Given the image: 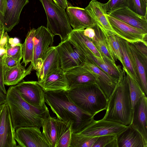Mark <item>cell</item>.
<instances>
[{
	"label": "cell",
	"instance_id": "obj_1",
	"mask_svg": "<svg viewBox=\"0 0 147 147\" xmlns=\"http://www.w3.org/2000/svg\"><path fill=\"white\" fill-rule=\"evenodd\" d=\"M45 102L57 118L70 126L73 133L80 132L94 120V117L78 107L71 99L66 91L46 92Z\"/></svg>",
	"mask_w": 147,
	"mask_h": 147
},
{
	"label": "cell",
	"instance_id": "obj_2",
	"mask_svg": "<svg viewBox=\"0 0 147 147\" xmlns=\"http://www.w3.org/2000/svg\"><path fill=\"white\" fill-rule=\"evenodd\" d=\"M7 92L6 102L15 130L27 126L40 128L44 120L50 116L46 105L37 107L29 104L23 100L13 86H10Z\"/></svg>",
	"mask_w": 147,
	"mask_h": 147
},
{
	"label": "cell",
	"instance_id": "obj_3",
	"mask_svg": "<svg viewBox=\"0 0 147 147\" xmlns=\"http://www.w3.org/2000/svg\"><path fill=\"white\" fill-rule=\"evenodd\" d=\"M106 112L103 119L129 125L131 121L133 107L127 76L124 69L117 84L107 100Z\"/></svg>",
	"mask_w": 147,
	"mask_h": 147
},
{
	"label": "cell",
	"instance_id": "obj_4",
	"mask_svg": "<svg viewBox=\"0 0 147 147\" xmlns=\"http://www.w3.org/2000/svg\"><path fill=\"white\" fill-rule=\"evenodd\" d=\"M66 92L78 107L94 117L107 109V99L97 84L79 86Z\"/></svg>",
	"mask_w": 147,
	"mask_h": 147
},
{
	"label": "cell",
	"instance_id": "obj_5",
	"mask_svg": "<svg viewBox=\"0 0 147 147\" xmlns=\"http://www.w3.org/2000/svg\"><path fill=\"white\" fill-rule=\"evenodd\" d=\"M39 1L47 16V28L54 36H59L61 42L67 39L73 29L65 9L61 7L53 0Z\"/></svg>",
	"mask_w": 147,
	"mask_h": 147
},
{
	"label": "cell",
	"instance_id": "obj_6",
	"mask_svg": "<svg viewBox=\"0 0 147 147\" xmlns=\"http://www.w3.org/2000/svg\"><path fill=\"white\" fill-rule=\"evenodd\" d=\"M54 36L47 27L43 26L36 29L33 38V57L31 63L33 69L36 71L40 68L49 48L52 46Z\"/></svg>",
	"mask_w": 147,
	"mask_h": 147
},
{
	"label": "cell",
	"instance_id": "obj_7",
	"mask_svg": "<svg viewBox=\"0 0 147 147\" xmlns=\"http://www.w3.org/2000/svg\"><path fill=\"white\" fill-rule=\"evenodd\" d=\"M15 138L20 147H50L40 128L36 127H24L17 129Z\"/></svg>",
	"mask_w": 147,
	"mask_h": 147
},
{
	"label": "cell",
	"instance_id": "obj_8",
	"mask_svg": "<svg viewBox=\"0 0 147 147\" xmlns=\"http://www.w3.org/2000/svg\"><path fill=\"white\" fill-rule=\"evenodd\" d=\"M127 126L117 122L103 119H94L86 127L78 133L92 137L112 135L117 136Z\"/></svg>",
	"mask_w": 147,
	"mask_h": 147
},
{
	"label": "cell",
	"instance_id": "obj_9",
	"mask_svg": "<svg viewBox=\"0 0 147 147\" xmlns=\"http://www.w3.org/2000/svg\"><path fill=\"white\" fill-rule=\"evenodd\" d=\"M13 86L23 100L29 104L37 107L45 105L46 92L37 81H23Z\"/></svg>",
	"mask_w": 147,
	"mask_h": 147
},
{
	"label": "cell",
	"instance_id": "obj_10",
	"mask_svg": "<svg viewBox=\"0 0 147 147\" xmlns=\"http://www.w3.org/2000/svg\"><path fill=\"white\" fill-rule=\"evenodd\" d=\"M59 57L60 67L64 72L81 66L86 61L67 39L56 47Z\"/></svg>",
	"mask_w": 147,
	"mask_h": 147
},
{
	"label": "cell",
	"instance_id": "obj_11",
	"mask_svg": "<svg viewBox=\"0 0 147 147\" xmlns=\"http://www.w3.org/2000/svg\"><path fill=\"white\" fill-rule=\"evenodd\" d=\"M15 129L13 125L8 105L0 104V147H16Z\"/></svg>",
	"mask_w": 147,
	"mask_h": 147
},
{
	"label": "cell",
	"instance_id": "obj_12",
	"mask_svg": "<svg viewBox=\"0 0 147 147\" xmlns=\"http://www.w3.org/2000/svg\"><path fill=\"white\" fill-rule=\"evenodd\" d=\"M106 16L117 36L130 43L141 42L147 45V33L107 14Z\"/></svg>",
	"mask_w": 147,
	"mask_h": 147
},
{
	"label": "cell",
	"instance_id": "obj_13",
	"mask_svg": "<svg viewBox=\"0 0 147 147\" xmlns=\"http://www.w3.org/2000/svg\"><path fill=\"white\" fill-rule=\"evenodd\" d=\"M81 66L93 75L97 84L107 100L116 87L119 78L118 79L111 76L97 65L88 61L84 62Z\"/></svg>",
	"mask_w": 147,
	"mask_h": 147
},
{
	"label": "cell",
	"instance_id": "obj_14",
	"mask_svg": "<svg viewBox=\"0 0 147 147\" xmlns=\"http://www.w3.org/2000/svg\"><path fill=\"white\" fill-rule=\"evenodd\" d=\"M4 16L0 18L5 31H10L19 23L20 16L24 7L29 3V0H7Z\"/></svg>",
	"mask_w": 147,
	"mask_h": 147
},
{
	"label": "cell",
	"instance_id": "obj_15",
	"mask_svg": "<svg viewBox=\"0 0 147 147\" xmlns=\"http://www.w3.org/2000/svg\"><path fill=\"white\" fill-rule=\"evenodd\" d=\"M141 134L147 143V97L140 98L133 109L132 120L129 125Z\"/></svg>",
	"mask_w": 147,
	"mask_h": 147
},
{
	"label": "cell",
	"instance_id": "obj_16",
	"mask_svg": "<svg viewBox=\"0 0 147 147\" xmlns=\"http://www.w3.org/2000/svg\"><path fill=\"white\" fill-rule=\"evenodd\" d=\"M107 14L147 33V17L140 16L128 7L120 8Z\"/></svg>",
	"mask_w": 147,
	"mask_h": 147
},
{
	"label": "cell",
	"instance_id": "obj_17",
	"mask_svg": "<svg viewBox=\"0 0 147 147\" xmlns=\"http://www.w3.org/2000/svg\"><path fill=\"white\" fill-rule=\"evenodd\" d=\"M37 82L45 92L58 90L67 91L69 89L65 72L60 67Z\"/></svg>",
	"mask_w": 147,
	"mask_h": 147
},
{
	"label": "cell",
	"instance_id": "obj_18",
	"mask_svg": "<svg viewBox=\"0 0 147 147\" xmlns=\"http://www.w3.org/2000/svg\"><path fill=\"white\" fill-rule=\"evenodd\" d=\"M66 13L70 25L74 29H84L92 27L96 24L95 20L85 9L68 5Z\"/></svg>",
	"mask_w": 147,
	"mask_h": 147
},
{
	"label": "cell",
	"instance_id": "obj_19",
	"mask_svg": "<svg viewBox=\"0 0 147 147\" xmlns=\"http://www.w3.org/2000/svg\"><path fill=\"white\" fill-rule=\"evenodd\" d=\"M65 73L69 89L80 85L97 84L93 75L81 66L71 69Z\"/></svg>",
	"mask_w": 147,
	"mask_h": 147
},
{
	"label": "cell",
	"instance_id": "obj_20",
	"mask_svg": "<svg viewBox=\"0 0 147 147\" xmlns=\"http://www.w3.org/2000/svg\"><path fill=\"white\" fill-rule=\"evenodd\" d=\"M107 3H103L96 0H92L85 9L104 29L116 35L107 17Z\"/></svg>",
	"mask_w": 147,
	"mask_h": 147
},
{
	"label": "cell",
	"instance_id": "obj_21",
	"mask_svg": "<svg viewBox=\"0 0 147 147\" xmlns=\"http://www.w3.org/2000/svg\"><path fill=\"white\" fill-rule=\"evenodd\" d=\"M60 68V61L56 47H49L39 69L36 73L38 81L43 80L56 69Z\"/></svg>",
	"mask_w": 147,
	"mask_h": 147
},
{
	"label": "cell",
	"instance_id": "obj_22",
	"mask_svg": "<svg viewBox=\"0 0 147 147\" xmlns=\"http://www.w3.org/2000/svg\"><path fill=\"white\" fill-rule=\"evenodd\" d=\"M118 147H147L140 133L130 125L117 136Z\"/></svg>",
	"mask_w": 147,
	"mask_h": 147
},
{
	"label": "cell",
	"instance_id": "obj_23",
	"mask_svg": "<svg viewBox=\"0 0 147 147\" xmlns=\"http://www.w3.org/2000/svg\"><path fill=\"white\" fill-rule=\"evenodd\" d=\"M129 43L130 53L139 78V84L147 96V61L139 54L132 43Z\"/></svg>",
	"mask_w": 147,
	"mask_h": 147
},
{
	"label": "cell",
	"instance_id": "obj_24",
	"mask_svg": "<svg viewBox=\"0 0 147 147\" xmlns=\"http://www.w3.org/2000/svg\"><path fill=\"white\" fill-rule=\"evenodd\" d=\"M25 67L21 63L17 66L4 72L5 85L8 86L15 85L30 74L33 69L32 64L30 63L26 69Z\"/></svg>",
	"mask_w": 147,
	"mask_h": 147
},
{
	"label": "cell",
	"instance_id": "obj_25",
	"mask_svg": "<svg viewBox=\"0 0 147 147\" xmlns=\"http://www.w3.org/2000/svg\"><path fill=\"white\" fill-rule=\"evenodd\" d=\"M117 38L123 63V67L139 84V78L130 53L129 43L126 40L118 36Z\"/></svg>",
	"mask_w": 147,
	"mask_h": 147
},
{
	"label": "cell",
	"instance_id": "obj_26",
	"mask_svg": "<svg viewBox=\"0 0 147 147\" xmlns=\"http://www.w3.org/2000/svg\"><path fill=\"white\" fill-rule=\"evenodd\" d=\"M93 26L95 35L91 40L94 45L103 57L110 61L114 65L117 66L116 60L111 55L107 46L101 26L96 22Z\"/></svg>",
	"mask_w": 147,
	"mask_h": 147
},
{
	"label": "cell",
	"instance_id": "obj_27",
	"mask_svg": "<svg viewBox=\"0 0 147 147\" xmlns=\"http://www.w3.org/2000/svg\"><path fill=\"white\" fill-rule=\"evenodd\" d=\"M88 61L97 65L111 76L118 79L122 71L119 65H114L110 61L105 58H101L91 53L86 58Z\"/></svg>",
	"mask_w": 147,
	"mask_h": 147
},
{
	"label": "cell",
	"instance_id": "obj_28",
	"mask_svg": "<svg viewBox=\"0 0 147 147\" xmlns=\"http://www.w3.org/2000/svg\"><path fill=\"white\" fill-rule=\"evenodd\" d=\"M57 118L50 116L44 121L42 133L50 144V147H56L57 142Z\"/></svg>",
	"mask_w": 147,
	"mask_h": 147
},
{
	"label": "cell",
	"instance_id": "obj_29",
	"mask_svg": "<svg viewBox=\"0 0 147 147\" xmlns=\"http://www.w3.org/2000/svg\"><path fill=\"white\" fill-rule=\"evenodd\" d=\"M57 142L56 147H69L71 135V127L57 118Z\"/></svg>",
	"mask_w": 147,
	"mask_h": 147
},
{
	"label": "cell",
	"instance_id": "obj_30",
	"mask_svg": "<svg viewBox=\"0 0 147 147\" xmlns=\"http://www.w3.org/2000/svg\"><path fill=\"white\" fill-rule=\"evenodd\" d=\"M101 27L107 46L111 55L116 61L117 59L119 61L123 66L117 36L113 33L105 30Z\"/></svg>",
	"mask_w": 147,
	"mask_h": 147
},
{
	"label": "cell",
	"instance_id": "obj_31",
	"mask_svg": "<svg viewBox=\"0 0 147 147\" xmlns=\"http://www.w3.org/2000/svg\"><path fill=\"white\" fill-rule=\"evenodd\" d=\"M35 30V28H32L28 32L25 41L22 44L23 56L22 63H24L25 67L32 60L34 47L33 38Z\"/></svg>",
	"mask_w": 147,
	"mask_h": 147
},
{
	"label": "cell",
	"instance_id": "obj_32",
	"mask_svg": "<svg viewBox=\"0 0 147 147\" xmlns=\"http://www.w3.org/2000/svg\"><path fill=\"white\" fill-rule=\"evenodd\" d=\"M97 138L73 133L69 147H92Z\"/></svg>",
	"mask_w": 147,
	"mask_h": 147
},
{
	"label": "cell",
	"instance_id": "obj_33",
	"mask_svg": "<svg viewBox=\"0 0 147 147\" xmlns=\"http://www.w3.org/2000/svg\"><path fill=\"white\" fill-rule=\"evenodd\" d=\"M126 72L127 76L130 97L133 109L136 103L140 98L146 95L138 82L126 71Z\"/></svg>",
	"mask_w": 147,
	"mask_h": 147
},
{
	"label": "cell",
	"instance_id": "obj_34",
	"mask_svg": "<svg viewBox=\"0 0 147 147\" xmlns=\"http://www.w3.org/2000/svg\"><path fill=\"white\" fill-rule=\"evenodd\" d=\"M127 7L137 14L147 17V2L144 0H128Z\"/></svg>",
	"mask_w": 147,
	"mask_h": 147
},
{
	"label": "cell",
	"instance_id": "obj_35",
	"mask_svg": "<svg viewBox=\"0 0 147 147\" xmlns=\"http://www.w3.org/2000/svg\"><path fill=\"white\" fill-rule=\"evenodd\" d=\"M6 55L20 62L23 56L22 44L20 43L15 46L7 47L6 49Z\"/></svg>",
	"mask_w": 147,
	"mask_h": 147
},
{
	"label": "cell",
	"instance_id": "obj_36",
	"mask_svg": "<svg viewBox=\"0 0 147 147\" xmlns=\"http://www.w3.org/2000/svg\"><path fill=\"white\" fill-rule=\"evenodd\" d=\"M128 0H109L107 3V12H111L124 7H127Z\"/></svg>",
	"mask_w": 147,
	"mask_h": 147
},
{
	"label": "cell",
	"instance_id": "obj_37",
	"mask_svg": "<svg viewBox=\"0 0 147 147\" xmlns=\"http://www.w3.org/2000/svg\"><path fill=\"white\" fill-rule=\"evenodd\" d=\"M117 138V136L107 135L98 137L92 147H106L107 146Z\"/></svg>",
	"mask_w": 147,
	"mask_h": 147
},
{
	"label": "cell",
	"instance_id": "obj_38",
	"mask_svg": "<svg viewBox=\"0 0 147 147\" xmlns=\"http://www.w3.org/2000/svg\"><path fill=\"white\" fill-rule=\"evenodd\" d=\"M6 53L3 57V73L6 71L13 68L21 63L12 58L7 56Z\"/></svg>",
	"mask_w": 147,
	"mask_h": 147
},
{
	"label": "cell",
	"instance_id": "obj_39",
	"mask_svg": "<svg viewBox=\"0 0 147 147\" xmlns=\"http://www.w3.org/2000/svg\"><path fill=\"white\" fill-rule=\"evenodd\" d=\"M132 43L139 54L145 60L147 61V45L141 42Z\"/></svg>",
	"mask_w": 147,
	"mask_h": 147
},
{
	"label": "cell",
	"instance_id": "obj_40",
	"mask_svg": "<svg viewBox=\"0 0 147 147\" xmlns=\"http://www.w3.org/2000/svg\"><path fill=\"white\" fill-rule=\"evenodd\" d=\"M4 55L0 56V90L6 95L7 92L6 90L4 82L3 66V57Z\"/></svg>",
	"mask_w": 147,
	"mask_h": 147
},
{
	"label": "cell",
	"instance_id": "obj_41",
	"mask_svg": "<svg viewBox=\"0 0 147 147\" xmlns=\"http://www.w3.org/2000/svg\"><path fill=\"white\" fill-rule=\"evenodd\" d=\"M93 26L92 27L85 28L83 30V34L84 35L91 40L93 39L95 35Z\"/></svg>",
	"mask_w": 147,
	"mask_h": 147
},
{
	"label": "cell",
	"instance_id": "obj_42",
	"mask_svg": "<svg viewBox=\"0 0 147 147\" xmlns=\"http://www.w3.org/2000/svg\"><path fill=\"white\" fill-rule=\"evenodd\" d=\"M7 32L5 31L0 41V48H5L6 49L9 38V36Z\"/></svg>",
	"mask_w": 147,
	"mask_h": 147
},
{
	"label": "cell",
	"instance_id": "obj_43",
	"mask_svg": "<svg viewBox=\"0 0 147 147\" xmlns=\"http://www.w3.org/2000/svg\"><path fill=\"white\" fill-rule=\"evenodd\" d=\"M7 0H0V18L4 16L6 11Z\"/></svg>",
	"mask_w": 147,
	"mask_h": 147
},
{
	"label": "cell",
	"instance_id": "obj_44",
	"mask_svg": "<svg viewBox=\"0 0 147 147\" xmlns=\"http://www.w3.org/2000/svg\"><path fill=\"white\" fill-rule=\"evenodd\" d=\"M20 42L19 39L17 38H9L6 49L9 47H12L20 43Z\"/></svg>",
	"mask_w": 147,
	"mask_h": 147
},
{
	"label": "cell",
	"instance_id": "obj_45",
	"mask_svg": "<svg viewBox=\"0 0 147 147\" xmlns=\"http://www.w3.org/2000/svg\"><path fill=\"white\" fill-rule=\"evenodd\" d=\"M61 8L65 9L68 5L67 0H53Z\"/></svg>",
	"mask_w": 147,
	"mask_h": 147
},
{
	"label": "cell",
	"instance_id": "obj_46",
	"mask_svg": "<svg viewBox=\"0 0 147 147\" xmlns=\"http://www.w3.org/2000/svg\"><path fill=\"white\" fill-rule=\"evenodd\" d=\"M6 102V95L0 90V104H3Z\"/></svg>",
	"mask_w": 147,
	"mask_h": 147
},
{
	"label": "cell",
	"instance_id": "obj_47",
	"mask_svg": "<svg viewBox=\"0 0 147 147\" xmlns=\"http://www.w3.org/2000/svg\"><path fill=\"white\" fill-rule=\"evenodd\" d=\"M106 147H118L117 138L110 143Z\"/></svg>",
	"mask_w": 147,
	"mask_h": 147
},
{
	"label": "cell",
	"instance_id": "obj_48",
	"mask_svg": "<svg viewBox=\"0 0 147 147\" xmlns=\"http://www.w3.org/2000/svg\"><path fill=\"white\" fill-rule=\"evenodd\" d=\"M5 31L3 27L0 30V41Z\"/></svg>",
	"mask_w": 147,
	"mask_h": 147
},
{
	"label": "cell",
	"instance_id": "obj_49",
	"mask_svg": "<svg viewBox=\"0 0 147 147\" xmlns=\"http://www.w3.org/2000/svg\"><path fill=\"white\" fill-rule=\"evenodd\" d=\"M3 26L1 22V19H0V30L2 28H3Z\"/></svg>",
	"mask_w": 147,
	"mask_h": 147
},
{
	"label": "cell",
	"instance_id": "obj_50",
	"mask_svg": "<svg viewBox=\"0 0 147 147\" xmlns=\"http://www.w3.org/2000/svg\"><path fill=\"white\" fill-rule=\"evenodd\" d=\"M144 1L147 2V0H144Z\"/></svg>",
	"mask_w": 147,
	"mask_h": 147
}]
</instances>
